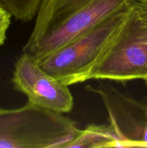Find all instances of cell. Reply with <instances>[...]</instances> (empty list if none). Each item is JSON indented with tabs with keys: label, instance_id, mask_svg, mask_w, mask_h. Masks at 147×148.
<instances>
[{
	"label": "cell",
	"instance_id": "10",
	"mask_svg": "<svg viewBox=\"0 0 147 148\" xmlns=\"http://www.w3.org/2000/svg\"><path fill=\"white\" fill-rule=\"evenodd\" d=\"M134 6L137 7L147 18V2L144 0H132L131 1Z\"/></svg>",
	"mask_w": 147,
	"mask_h": 148
},
{
	"label": "cell",
	"instance_id": "9",
	"mask_svg": "<svg viewBox=\"0 0 147 148\" xmlns=\"http://www.w3.org/2000/svg\"><path fill=\"white\" fill-rule=\"evenodd\" d=\"M12 15L0 5V47L5 42L7 33L11 24Z\"/></svg>",
	"mask_w": 147,
	"mask_h": 148
},
{
	"label": "cell",
	"instance_id": "6",
	"mask_svg": "<svg viewBox=\"0 0 147 148\" xmlns=\"http://www.w3.org/2000/svg\"><path fill=\"white\" fill-rule=\"evenodd\" d=\"M86 90L102 98L110 125L119 139L120 147H143L147 126V101H135L111 85L100 84L97 88L86 87Z\"/></svg>",
	"mask_w": 147,
	"mask_h": 148
},
{
	"label": "cell",
	"instance_id": "11",
	"mask_svg": "<svg viewBox=\"0 0 147 148\" xmlns=\"http://www.w3.org/2000/svg\"><path fill=\"white\" fill-rule=\"evenodd\" d=\"M144 81H145V84H146V85L147 86V78L146 79H144Z\"/></svg>",
	"mask_w": 147,
	"mask_h": 148
},
{
	"label": "cell",
	"instance_id": "5",
	"mask_svg": "<svg viewBox=\"0 0 147 148\" xmlns=\"http://www.w3.org/2000/svg\"><path fill=\"white\" fill-rule=\"evenodd\" d=\"M14 88L27 96L28 102L60 114L69 113L74 98L69 86L56 79L39 65L34 57L23 52L13 72Z\"/></svg>",
	"mask_w": 147,
	"mask_h": 148
},
{
	"label": "cell",
	"instance_id": "2",
	"mask_svg": "<svg viewBox=\"0 0 147 148\" xmlns=\"http://www.w3.org/2000/svg\"><path fill=\"white\" fill-rule=\"evenodd\" d=\"M128 8L107 17L87 33L37 62L39 65L68 86L91 79L118 36Z\"/></svg>",
	"mask_w": 147,
	"mask_h": 148
},
{
	"label": "cell",
	"instance_id": "8",
	"mask_svg": "<svg viewBox=\"0 0 147 148\" xmlns=\"http://www.w3.org/2000/svg\"><path fill=\"white\" fill-rule=\"evenodd\" d=\"M40 1L41 0H0V5L16 20L28 22L36 16Z\"/></svg>",
	"mask_w": 147,
	"mask_h": 148
},
{
	"label": "cell",
	"instance_id": "3",
	"mask_svg": "<svg viewBox=\"0 0 147 148\" xmlns=\"http://www.w3.org/2000/svg\"><path fill=\"white\" fill-rule=\"evenodd\" d=\"M80 131L62 114L31 103L0 108V147L66 148Z\"/></svg>",
	"mask_w": 147,
	"mask_h": 148
},
{
	"label": "cell",
	"instance_id": "4",
	"mask_svg": "<svg viewBox=\"0 0 147 148\" xmlns=\"http://www.w3.org/2000/svg\"><path fill=\"white\" fill-rule=\"evenodd\" d=\"M147 78V18L130 3L113 43L92 79L128 82Z\"/></svg>",
	"mask_w": 147,
	"mask_h": 148
},
{
	"label": "cell",
	"instance_id": "12",
	"mask_svg": "<svg viewBox=\"0 0 147 148\" xmlns=\"http://www.w3.org/2000/svg\"><path fill=\"white\" fill-rule=\"evenodd\" d=\"M144 1H146V2H147V0H144Z\"/></svg>",
	"mask_w": 147,
	"mask_h": 148
},
{
	"label": "cell",
	"instance_id": "7",
	"mask_svg": "<svg viewBox=\"0 0 147 148\" xmlns=\"http://www.w3.org/2000/svg\"><path fill=\"white\" fill-rule=\"evenodd\" d=\"M120 147V141L116 133L110 125L90 124L72 141L66 145V148Z\"/></svg>",
	"mask_w": 147,
	"mask_h": 148
},
{
	"label": "cell",
	"instance_id": "1",
	"mask_svg": "<svg viewBox=\"0 0 147 148\" xmlns=\"http://www.w3.org/2000/svg\"><path fill=\"white\" fill-rule=\"evenodd\" d=\"M132 0H41L23 52L42 60L78 38Z\"/></svg>",
	"mask_w": 147,
	"mask_h": 148
}]
</instances>
